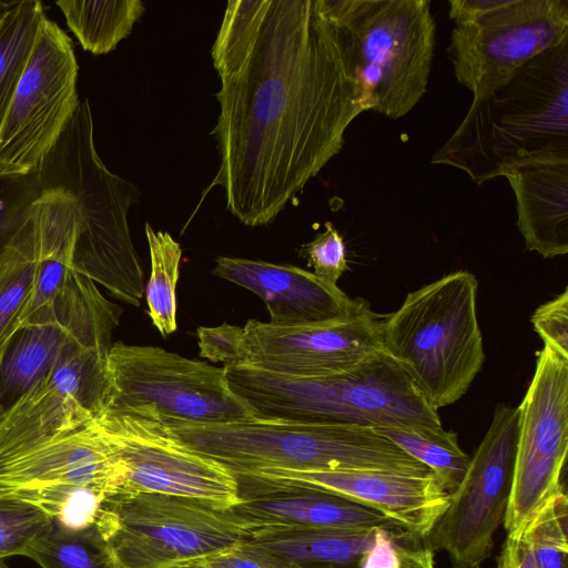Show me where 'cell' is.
<instances>
[{
  "label": "cell",
  "mask_w": 568,
  "mask_h": 568,
  "mask_svg": "<svg viewBox=\"0 0 568 568\" xmlns=\"http://www.w3.org/2000/svg\"><path fill=\"white\" fill-rule=\"evenodd\" d=\"M194 450L232 471H385L433 476L375 428L253 417L220 424H165Z\"/></svg>",
  "instance_id": "obj_5"
},
{
  "label": "cell",
  "mask_w": 568,
  "mask_h": 568,
  "mask_svg": "<svg viewBox=\"0 0 568 568\" xmlns=\"http://www.w3.org/2000/svg\"><path fill=\"white\" fill-rule=\"evenodd\" d=\"M212 273L255 293L266 305L270 323L305 325L352 317L368 304L351 298L337 285L294 265L219 256Z\"/></svg>",
  "instance_id": "obj_19"
},
{
  "label": "cell",
  "mask_w": 568,
  "mask_h": 568,
  "mask_svg": "<svg viewBox=\"0 0 568 568\" xmlns=\"http://www.w3.org/2000/svg\"><path fill=\"white\" fill-rule=\"evenodd\" d=\"M123 467L103 437L95 416L73 405L52 432L0 442V495L59 485L118 493Z\"/></svg>",
  "instance_id": "obj_16"
},
{
  "label": "cell",
  "mask_w": 568,
  "mask_h": 568,
  "mask_svg": "<svg viewBox=\"0 0 568 568\" xmlns=\"http://www.w3.org/2000/svg\"><path fill=\"white\" fill-rule=\"evenodd\" d=\"M392 568H435L433 549L398 545Z\"/></svg>",
  "instance_id": "obj_39"
},
{
  "label": "cell",
  "mask_w": 568,
  "mask_h": 568,
  "mask_svg": "<svg viewBox=\"0 0 568 568\" xmlns=\"http://www.w3.org/2000/svg\"><path fill=\"white\" fill-rule=\"evenodd\" d=\"M477 292L474 274L452 272L382 318V348L436 410L460 399L484 365Z\"/></svg>",
  "instance_id": "obj_6"
},
{
  "label": "cell",
  "mask_w": 568,
  "mask_h": 568,
  "mask_svg": "<svg viewBox=\"0 0 568 568\" xmlns=\"http://www.w3.org/2000/svg\"><path fill=\"white\" fill-rule=\"evenodd\" d=\"M224 369L255 417L371 428L443 427L437 410L384 349L349 371L323 377L284 376L248 365Z\"/></svg>",
  "instance_id": "obj_4"
},
{
  "label": "cell",
  "mask_w": 568,
  "mask_h": 568,
  "mask_svg": "<svg viewBox=\"0 0 568 568\" xmlns=\"http://www.w3.org/2000/svg\"><path fill=\"white\" fill-rule=\"evenodd\" d=\"M24 556L41 568H116L94 525L68 529L52 523L51 530Z\"/></svg>",
  "instance_id": "obj_29"
},
{
  "label": "cell",
  "mask_w": 568,
  "mask_h": 568,
  "mask_svg": "<svg viewBox=\"0 0 568 568\" xmlns=\"http://www.w3.org/2000/svg\"><path fill=\"white\" fill-rule=\"evenodd\" d=\"M41 193L38 172L27 175L0 174V248Z\"/></svg>",
  "instance_id": "obj_33"
},
{
  "label": "cell",
  "mask_w": 568,
  "mask_h": 568,
  "mask_svg": "<svg viewBox=\"0 0 568 568\" xmlns=\"http://www.w3.org/2000/svg\"><path fill=\"white\" fill-rule=\"evenodd\" d=\"M45 17L40 1H0V126Z\"/></svg>",
  "instance_id": "obj_26"
},
{
  "label": "cell",
  "mask_w": 568,
  "mask_h": 568,
  "mask_svg": "<svg viewBox=\"0 0 568 568\" xmlns=\"http://www.w3.org/2000/svg\"><path fill=\"white\" fill-rule=\"evenodd\" d=\"M212 131L222 187L243 224L271 223L342 150L366 111L345 29L326 0H252L224 12Z\"/></svg>",
  "instance_id": "obj_1"
},
{
  "label": "cell",
  "mask_w": 568,
  "mask_h": 568,
  "mask_svg": "<svg viewBox=\"0 0 568 568\" xmlns=\"http://www.w3.org/2000/svg\"><path fill=\"white\" fill-rule=\"evenodd\" d=\"M55 4L82 48L95 55L114 50L145 11L141 0H71Z\"/></svg>",
  "instance_id": "obj_25"
},
{
  "label": "cell",
  "mask_w": 568,
  "mask_h": 568,
  "mask_svg": "<svg viewBox=\"0 0 568 568\" xmlns=\"http://www.w3.org/2000/svg\"><path fill=\"white\" fill-rule=\"evenodd\" d=\"M536 333L548 346L568 357V290L541 304L530 317Z\"/></svg>",
  "instance_id": "obj_37"
},
{
  "label": "cell",
  "mask_w": 568,
  "mask_h": 568,
  "mask_svg": "<svg viewBox=\"0 0 568 568\" xmlns=\"http://www.w3.org/2000/svg\"><path fill=\"white\" fill-rule=\"evenodd\" d=\"M517 225L528 251L545 258L568 253V155L547 154L508 165Z\"/></svg>",
  "instance_id": "obj_23"
},
{
  "label": "cell",
  "mask_w": 568,
  "mask_h": 568,
  "mask_svg": "<svg viewBox=\"0 0 568 568\" xmlns=\"http://www.w3.org/2000/svg\"><path fill=\"white\" fill-rule=\"evenodd\" d=\"M151 273L145 295L148 315L162 336L176 331V283L182 258L181 245L163 231L145 224Z\"/></svg>",
  "instance_id": "obj_28"
},
{
  "label": "cell",
  "mask_w": 568,
  "mask_h": 568,
  "mask_svg": "<svg viewBox=\"0 0 568 568\" xmlns=\"http://www.w3.org/2000/svg\"><path fill=\"white\" fill-rule=\"evenodd\" d=\"M345 29L364 103L389 119L410 112L428 87L436 23L429 0H326Z\"/></svg>",
  "instance_id": "obj_7"
},
{
  "label": "cell",
  "mask_w": 568,
  "mask_h": 568,
  "mask_svg": "<svg viewBox=\"0 0 568 568\" xmlns=\"http://www.w3.org/2000/svg\"><path fill=\"white\" fill-rule=\"evenodd\" d=\"M256 473L313 484L351 497L386 514L417 539L429 535L449 501V493L434 476L359 470Z\"/></svg>",
  "instance_id": "obj_21"
},
{
  "label": "cell",
  "mask_w": 568,
  "mask_h": 568,
  "mask_svg": "<svg viewBox=\"0 0 568 568\" xmlns=\"http://www.w3.org/2000/svg\"><path fill=\"white\" fill-rule=\"evenodd\" d=\"M94 526L116 568H171L248 534L229 508L160 493H115Z\"/></svg>",
  "instance_id": "obj_8"
},
{
  "label": "cell",
  "mask_w": 568,
  "mask_h": 568,
  "mask_svg": "<svg viewBox=\"0 0 568 568\" xmlns=\"http://www.w3.org/2000/svg\"><path fill=\"white\" fill-rule=\"evenodd\" d=\"M42 262V204L30 205L0 248V353L23 327Z\"/></svg>",
  "instance_id": "obj_24"
},
{
  "label": "cell",
  "mask_w": 568,
  "mask_h": 568,
  "mask_svg": "<svg viewBox=\"0 0 568 568\" xmlns=\"http://www.w3.org/2000/svg\"><path fill=\"white\" fill-rule=\"evenodd\" d=\"M244 539L295 568H392L396 547L416 538L384 529L267 526Z\"/></svg>",
  "instance_id": "obj_22"
},
{
  "label": "cell",
  "mask_w": 568,
  "mask_h": 568,
  "mask_svg": "<svg viewBox=\"0 0 568 568\" xmlns=\"http://www.w3.org/2000/svg\"><path fill=\"white\" fill-rule=\"evenodd\" d=\"M78 62L70 37L44 18L0 126V174L36 173L77 111Z\"/></svg>",
  "instance_id": "obj_10"
},
{
  "label": "cell",
  "mask_w": 568,
  "mask_h": 568,
  "mask_svg": "<svg viewBox=\"0 0 568 568\" xmlns=\"http://www.w3.org/2000/svg\"><path fill=\"white\" fill-rule=\"evenodd\" d=\"M405 453L425 465L449 494L460 484L470 457L458 444L457 434L420 426L375 428Z\"/></svg>",
  "instance_id": "obj_27"
},
{
  "label": "cell",
  "mask_w": 568,
  "mask_h": 568,
  "mask_svg": "<svg viewBox=\"0 0 568 568\" xmlns=\"http://www.w3.org/2000/svg\"><path fill=\"white\" fill-rule=\"evenodd\" d=\"M300 254L307 258L315 275L331 284L337 285V281L348 267L343 237L328 221L325 223V231L304 244Z\"/></svg>",
  "instance_id": "obj_35"
},
{
  "label": "cell",
  "mask_w": 568,
  "mask_h": 568,
  "mask_svg": "<svg viewBox=\"0 0 568 568\" xmlns=\"http://www.w3.org/2000/svg\"><path fill=\"white\" fill-rule=\"evenodd\" d=\"M381 325L369 306L348 318L305 325L250 320L243 327L245 365L300 378L343 373L383 349Z\"/></svg>",
  "instance_id": "obj_17"
},
{
  "label": "cell",
  "mask_w": 568,
  "mask_h": 568,
  "mask_svg": "<svg viewBox=\"0 0 568 568\" xmlns=\"http://www.w3.org/2000/svg\"><path fill=\"white\" fill-rule=\"evenodd\" d=\"M518 432V407L498 403L460 484L427 536L429 548L447 552L454 568H480L491 552L508 506Z\"/></svg>",
  "instance_id": "obj_12"
},
{
  "label": "cell",
  "mask_w": 568,
  "mask_h": 568,
  "mask_svg": "<svg viewBox=\"0 0 568 568\" xmlns=\"http://www.w3.org/2000/svg\"><path fill=\"white\" fill-rule=\"evenodd\" d=\"M200 355L223 367L245 365L247 352L243 327L222 324L215 327H199Z\"/></svg>",
  "instance_id": "obj_36"
},
{
  "label": "cell",
  "mask_w": 568,
  "mask_h": 568,
  "mask_svg": "<svg viewBox=\"0 0 568 568\" xmlns=\"http://www.w3.org/2000/svg\"><path fill=\"white\" fill-rule=\"evenodd\" d=\"M0 568H10L3 560H0Z\"/></svg>",
  "instance_id": "obj_40"
},
{
  "label": "cell",
  "mask_w": 568,
  "mask_h": 568,
  "mask_svg": "<svg viewBox=\"0 0 568 568\" xmlns=\"http://www.w3.org/2000/svg\"><path fill=\"white\" fill-rule=\"evenodd\" d=\"M547 154L568 155V38L473 100L432 163L483 184L515 162Z\"/></svg>",
  "instance_id": "obj_2"
},
{
  "label": "cell",
  "mask_w": 568,
  "mask_h": 568,
  "mask_svg": "<svg viewBox=\"0 0 568 568\" xmlns=\"http://www.w3.org/2000/svg\"><path fill=\"white\" fill-rule=\"evenodd\" d=\"M110 382L104 412L130 413L163 424H220L255 417L231 388L224 367L161 347L116 342L106 356Z\"/></svg>",
  "instance_id": "obj_9"
},
{
  "label": "cell",
  "mask_w": 568,
  "mask_h": 568,
  "mask_svg": "<svg viewBox=\"0 0 568 568\" xmlns=\"http://www.w3.org/2000/svg\"><path fill=\"white\" fill-rule=\"evenodd\" d=\"M233 474L237 503L229 509L247 530L267 526L384 529L415 538L386 514L345 495L256 471Z\"/></svg>",
  "instance_id": "obj_18"
},
{
  "label": "cell",
  "mask_w": 568,
  "mask_h": 568,
  "mask_svg": "<svg viewBox=\"0 0 568 568\" xmlns=\"http://www.w3.org/2000/svg\"><path fill=\"white\" fill-rule=\"evenodd\" d=\"M13 495L40 507L52 523L68 529L94 525L98 510L106 495L92 487L59 485L17 490Z\"/></svg>",
  "instance_id": "obj_30"
},
{
  "label": "cell",
  "mask_w": 568,
  "mask_h": 568,
  "mask_svg": "<svg viewBox=\"0 0 568 568\" xmlns=\"http://www.w3.org/2000/svg\"><path fill=\"white\" fill-rule=\"evenodd\" d=\"M51 528V518L40 507L13 495H0V560L24 556Z\"/></svg>",
  "instance_id": "obj_32"
},
{
  "label": "cell",
  "mask_w": 568,
  "mask_h": 568,
  "mask_svg": "<svg viewBox=\"0 0 568 568\" xmlns=\"http://www.w3.org/2000/svg\"><path fill=\"white\" fill-rule=\"evenodd\" d=\"M122 312L92 280L72 267L49 315L19 329L0 353V415L70 349H109Z\"/></svg>",
  "instance_id": "obj_15"
},
{
  "label": "cell",
  "mask_w": 568,
  "mask_h": 568,
  "mask_svg": "<svg viewBox=\"0 0 568 568\" xmlns=\"http://www.w3.org/2000/svg\"><path fill=\"white\" fill-rule=\"evenodd\" d=\"M568 38V0H497L455 23L447 48L456 79L477 100Z\"/></svg>",
  "instance_id": "obj_13"
},
{
  "label": "cell",
  "mask_w": 568,
  "mask_h": 568,
  "mask_svg": "<svg viewBox=\"0 0 568 568\" xmlns=\"http://www.w3.org/2000/svg\"><path fill=\"white\" fill-rule=\"evenodd\" d=\"M89 101L80 104L38 169L42 191L63 189L81 211L72 267L115 298L140 306L144 292L142 261L128 223L140 196L131 182L112 173L94 145Z\"/></svg>",
  "instance_id": "obj_3"
},
{
  "label": "cell",
  "mask_w": 568,
  "mask_h": 568,
  "mask_svg": "<svg viewBox=\"0 0 568 568\" xmlns=\"http://www.w3.org/2000/svg\"><path fill=\"white\" fill-rule=\"evenodd\" d=\"M171 568H295L244 538L229 547L174 565Z\"/></svg>",
  "instance_id": "obj_34"
},
{
  "label": "cell",
  "mask_w": 568,
  "mask_h": 568,
  "mask_svg": "<svg viewBox=\"0 0 568 568\" xmlns=\"http://www.w3.org/2000/svg\"><path fill=\"white\" fill-rule=\"evenodd\" d=\"M518 410L515 468L503 521L510 537H520L531 518L565 487L568 357L544 345Z\"/></svg>",
  "instance_id": "obj_11"
},
{
  "label": "cell",
  "mask_w": 568,
  "mask_h": 568,
  "mask_svg": "<svg viewBox=\"0 0 568 568\" xmlns=\"http://www.w3.org/2000/svg\"><path fill=\"white\" fill-rule=\"evenodd\" d=\"M568 500L560 489L527 524L521 536L536 568H567Z\"/></svg>",
  "instance_id": "obj_31"
},
{
  "label": "cell",
  "mask_w": 568,
  "mask_h": 568,
  "mask_svg": "<svg viewBox=\"0 0 568 568\" xmlns=\"http://www.w3.org/2000/svg\"><path fill=\"white\" fill-rule=\"evenodd\" d=\"M496 568H536L529 547L523 536H507Z\"/></svg>",
  "instance_id": "obj_38"
},
{
  "label": "cell",
  "mask_w": 568,
  "mask_h": 568,
  "mask_svg": "<svg viewBox=\"0 0 568 568\" xmlns=\"http://www.w3.org/2000/svg\"><path fill=\"white\" fill-rule=\"evenodd\" d=\"M109 349L73 348L10 408L0 415V440L49 433L58 428L74 404L95 417L108 405Z\"/></svg>",
  "instance_id": "obj_20"
},
{
  "label": "cell",
  "mask_w": 568,
  "mask_h": 568,
  "mask_svg": "<svg viewBox=\"0 0 568 568\" xmlns=\"http://www.w3.org/2000/svg\"><path fill=\"white\" fill-rule=\"evenodd\" d=\"M95 422L123 470L118 493H160L230 508L237 503L232 470L178 439L156 419L103 412Z\"/></svg>",
  "instance_id": "obj_14"
}]
</instances>
